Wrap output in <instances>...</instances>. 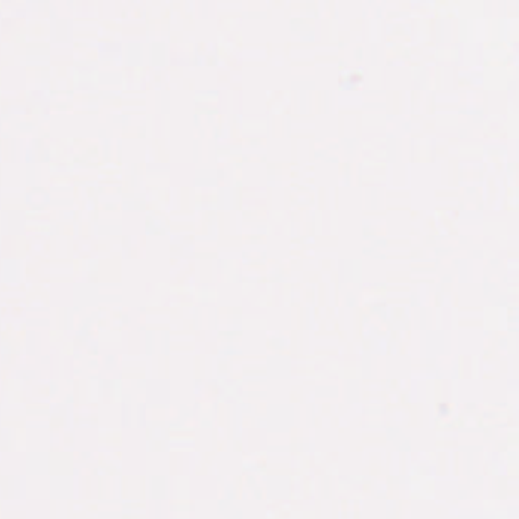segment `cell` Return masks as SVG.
I'll use <instances>...</instances> for the list:
<instances>
[]
</instances>
